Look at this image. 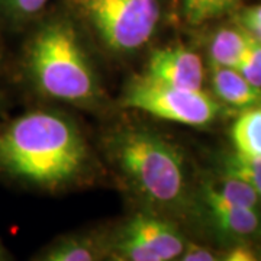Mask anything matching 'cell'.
I'll list each match as a JSON object with an SVG mask.
<instances>
[{"label":"cell","instance_id":"cell-1","mask_svg":"<svg viewBox=\"0 0 261 261\" xmlns=\"http://www.w3.org/2000/svg\"><path fill=\"white\" fill-rule=\"evenodd\" d=\"M82 129L64 113L34 111L0 126V171L56 190L82 180L90 167Z\"/></svg>","mask_w":261,"mask_h":261},{"label":"cell","instance_id":"cell-2","mask_svg":"<svg viewBox=\"0 0 261 261\" xmlns=\"http://www.w3.org/2000/svg\"><path fill=\"white\" fill-rule=\"evenodd\" d=\"M109 154L129 189L151 209L173 212L187 203L185 157L154 130L128 126L109 141Z\"/></svg>","mask_w":261,"mask_h":261},{"label":"cell","instance_id":"cell-3","mask_svg":"<svg viewBox=\"0 0 261 261\" xmlns=\"http://www.w3.org/2000/svg\"><path fill=\"white\" fill-rule=\"evenodd\" d=\"M25 65L38 92L77 106H94L102 89L93 64L74 27L64 19H53L31 38Z\"/></svg>","mask_w":261,"mask_h":261},{"label":"cell","instance_id":"cell-4","mask_svg":"<svg viewBox=\"0 0 261 261\" xmlns=\"http://www.w3.org/2000/svg\"><path fill=\"white\" fill-rule=\"evenodd\" d=\"M106 49L132 54L147 45L159 27L160 0H68Z\"/></svg>","mask_w":261,"mask_h":261},{"label":"cell","instance_id":"cell-5","mask_svg":"<svg viewBox=\"0 0 261 261\" xmlns=\"http://www.w3.org/2000/svg\"><path fill=\"white\" fill-rule=\"evenodd\" d=\"M122 105L187 126H206L221 112V103L202 89H178L151 80L145 74L134 77L126 84Z\"/></svg>","mask_w":261,"mask_h":261},{"label":"cell","instance_id":"cell-6","mask_svg":"<svg viewBox=\"0 0 261 261\" xmlns=\"http://www.w3.org/2000/svg\"><path fill=\"white\" fill-rule=\"evenodd\" d=\"M145 75L178 89L200 90L205 79L203 61L193 49L181 44L157 48L151 53Z\"/></svg>","mask_w":261,"mask_h":261},{"label":"cell","instance_id":"cell-7","mask_svg":"<svg viewBox=\"0 0 261 261\" xmlns=\"http://www.w3.org/2000/svg\"><path fill=\"white\" fill-rule=\"evenodd\" d=\"M118 235L138 244L163 261H176L186 248V240L176 225L159 215L137 214Z\"/></svg>","mask_w":261,"mask_h":261},{"label":"cell","instance_id":"cell-8","mask_svg":"<svg viewBox=\"0 0 261 261\" xmlns=\"http://www.w3.org/2000/svg\"><path fill=\"white\" fill-rule=\"evenodd\" d=\"M202 203L211 225L225 240L243 244L261 235V211L228 202L211 183L202 189Z\"/></svg>","mask_w":261,"mask_h":261},{"label":"cell","instance_id":"cell-9","mask_svg":"<svg viewBox=\"0 0 261 261\" xmlns=\"http://www.w3.org/2000/svg\"><path fill=\"white\" fill-rule=\"evenodd\" d=\"M211 75L215 94L225 105L241 111L261 106V87L250 83L235 68L211 67Z\"/></svg>","mask_w":261,"mask_h":261},{"label":"cell","instance_id":"cell-10","mask_svg":"<svg viewBox=\"0 0 261 261\" xmlns=\"http://www.w3.org/2000/svg\"><path fill=\"white\" fill-rule=\"evenodd\" d=\"M248 44V34L241 27L218 29L209 42L211 67L237 68Z\"/></svg>","mask_w":261,"mask_h":261},{"label":"cell","instance_id":"cell-11","mask_svg":"<svg viewBox=\"0 0 261 261\" xmlns=\"http://www.w3.org/2000/svg\"><path fill=\"white\" fill-rule=\"evenodd\" d=\"M106 245L94 235H73L53 245L38 261H100Z\"/></svg>","mask_w":261,"mask_h":261},{"label":"cell","instance_id":"cell-12","mask_svg":"<svg viewBox=\"0 0 261 261\" xmlns=\"http://www.w3.org/2000/svg\"><path fill=\"white\" fill-rule=\"evenodd\" d=\"M231 138L237 152L261 159V106L240 113L233 122Z\"/></svg>","mask_w":261,"mask_h":261},{"label":"cell","instance_id":"cell-13","mask_svg":"<svg viewBox=\"0 0 261 261\" xmlns=\"http://www.w3.org/2000/svg\"><path fill=\"white\" fill-rule=\"evenodd\" d=\"M222 176L233 177L251 186L261 197V159L244 155L237 151L222 160Z\"/></svg>","mask_w":261,"mask_h":261},{"label":"cell","instance_id":"cell-14","mask_svg":"<svg viewBox=\"0 0 261 261\" xmlns=\"http://www.w3.org/2000/svg\"><path fill=\"white\" fill-rule=\"evenodd\" d=\"M214 190L219 196H222L228 202L235 205L250 207V209H258L261 211V197L257 195V192L244 183L241 180L228 176H222L218 183H211Z\"/></svg>","mask_w":261,"mask_h":261},{"label":"cell","instance_id":"cell-15","mask_svg":"<svg viewBox=\"0 0 261 261\" xmlns=\"http://www.w3.org/2000/svg\"><path fill=\"white\" fill-rule=\"evenodd\" d=\"M238 2L240 0H183V12L187 22L200 25L232 10Z\"/></svg>","mask_w":261,"mask_h":261},{"label":"cell","instance_id":"cell-16","mask_svg":"<svg viewBox=\"0 0 261 261\" xmlns=\"http://www.w3.org/2000/svg\"><path fill=\"white\" fill-rule=\"evenodd\" d=\"M235 70L250 83L261 87V44L250 35L245 53Z\"/></svg>","mask_w":261,"mask_h":261},{"label":"cell","instance_id":"cell-17","mask_svg":"<svg viewBox=\"0 0 261 261\" xmlns=\"http://www.w3.org/2000/svg\"><path fill=\"white\" fill-rule=\"evenodd\" d=\"M47 3L48 0H0V6L9 15L19 19L35 16Z\"/></svg>","mask_w":261,"mask_h":261},{"label":"cell","instance_id":"cell-18","mask_svg":"<svg viewBox=\"0 0 261 261\" xmlns=\"http://www.w3.org/2000/svg\"><path fill=\"white\" fill-rule=\"evenodd\" d=\"M237 25L261 44V5L244 8L237 15Z\"/></svg>","mask_w":261,"mask_h":261},{"label":"cell","instance_id":"cell-19","mask_svg":"<svg viewBox=\"0 0 261 261\" xmlns=\"http://www.w3.org/2000/svg\"><path fill=\"white\" fill-rule=\"evenodd\" d=\"M222 257L224 254H216L197 244L187 243L185 251L176 261H222Z\"/></svg>","mask_w":261,"mask_h":261},{"label":"cell","instance_id":"cell-20","mask_svg":"<svg viewBox=\"0 0 261 261\" xmlns=\"http://www.w3.org/2000/svg\"><path fill=\"white\" fill-rule=\"evenodd\" d=\"M106 261H125V260H122L121 257H118V255H115V254H112L109 258H106Z\"/></svg>","mask_w":261,"mask_h":261},{"label":"cell","instance_id":"cell-21","mask_svg":"<svg viewBox=\"0 0 261 261\" xmlns=\"http://www.w3.org/2000/svg\"><path fill=\"white\" fill-rule=\"evenodd\" d=\"M0 261H6L5 260V255H3V251L0 250Z\"/></svg>","mask_w":261,"mask_h":261},{"label":"cell","instance_id":"cell-22","mask_svg":"<svg viewBox=\"0 0 261 261\" xmlns=\"http://www.w3.org/2000/svg\"><path fill=\"white\" fill-rule=\"evenodd\" d=\"M222 260H224V257H222Z\"/></svg>","mask_w":261,"mask_h":261},{"label":"cell","instance_id":"cell-23","mask_svg":"<svg viewBox=\"0 0 261 261\" xmlns=\"http://www.w3.org/2000/svg\"><path fill=\"white\" fill-rule=\"evenodd\" d=\"M260 261H261V258H260Z\"/></svg>","mask_w":261,"mask_h":261}]
</instances>
